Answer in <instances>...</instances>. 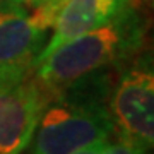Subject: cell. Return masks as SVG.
Returning <instances> with one entry per match:
<instances>
[{"label": "cell", "instance_id": "obj_2", "mask_svg": "<svg viewBox=\"0 0 154 154\" xmlns=\"http://www.w3.org/2000/svg\"><path fill=\"white\" fill-rule=\"evenodd\" d=\"M108 77L96 74L57 94L41 115L31 154H70L115 132L105 94Z\"/></svg>", "mask_w": 154, "mask_h": 154}, {"label": "cell", "instance_id": "obj_10", "mask_svg": "<svg viewBox=\"0 0 154 154\" xmlns=\"http://www.w3.org/2000/svg\"><path fill=\"white\" fill-rule=\"evenodd\" d=\"M149 2H151V5H152V7H154V0H149Z\"/></svg>", "mask_w": 154, "mask_h": 154}, {"label": "cell", "instance_id": "obj_3", "mask_svg": "<svg viewBox=\"0 0 154 154\" xmlns=\"http://www.w3.org/2000/svg\"><path fill=\"white\" fill-rule=\"evenodd\" d=\"M128 60L111 88V120L120 137L154 151V50Z\"/></svg>", "mask_w": 154, "mask_h": 154}, {"label": "cell", "instance_id": "obj_6", "mask_svg": "<svg viewBox=\"0 0 154 154\" xmlns=\"http://www.w3.org/2000/svg\"><path fill=\"white\" fill-rule=\"evenodd\" d=\"M132 7V0H67L53 22V36L39 50L34 67L60 45L103 26Z\"/></svg>", "mask_w": 154, "mask_h": 154}, {"label": "cell", "instance_id": "obj_4", "mask_svg": "<svg viewBox=\"0 0 154 154\" xmlns=\"http://www.w3.org/2000/svg\"><path fill=\"white\" fill-rule=\"evenodd\" d=\"M53 96L28 75L0 84V154H22L34 137L43 111Z\"/></svg>", "mask_w": 154, "mask_h": 154}, {"label": "cell", "instance_id": "obj_9", "mask_svg": "<svg viewBox=\"0 0 154 154\" xmlns=\"http://www.w3.org/2000/svg\"><path fill=\"white\" fill-rule=\"evenodd\" d=\"M144 154H154V151H146Z\"/></svg>", "mask_w": 154, "mask_h": 154}, {"label": "cell", "instance_id": "obj_7", "mask_svg": "<svg viewBox=\"0 0 154 154\" xmlns=\"http://www.w3.org/2000/svg\"><path fill=\"white\" fill-rule=\"evenodd\" d=\"M4 4H16V5H21L24 2H28V0H2Z\"/></svg>", "mask_w": 154, "mask_h": 154}, {"label": "cell", "instance_id": "obj_1", "mask_svg": "<svg viewBox=\"0 0 154 154\" xmlns=\"http://www.w3.org/2000/svg\"><path fill=\"white\" fill-rule=\"evenodd\" d=\"M146 29V19L132 5L110 22L60 45L34 67L33 74L55 98L79 81L118 67L137 55Z\"/></svg>", "mask_w": 154, "mask_h": 154}, {"label": "cell", "instance_id": "obj_8", "mask_svg": "<svg viewBox=\"0 0 154 154\" xmlns=\"http://www.w3.org/2000/svg\"><path fill=\"white\" fill-rule=\"evenodd\" d=\"M41 2H43V0H28V4H31V5H39V4H41Z\"/></svg>", "mask_w": 154, "mask_h": 154}, {"label": "cell", "instance_id": "obj_5", "mask_svg": "<svg viewBox=\"0 0 154 154\" xmlns=\"http://www.w3.org/2000/svg\"><path fill=\"white\" fill-rule=\"evenodd\" d=\"M45 31L36 28L21 5L0 7V84H9L31 75Z\"/></svg>", "mask_w": 154, "mask_h": 154}]
</instances>
